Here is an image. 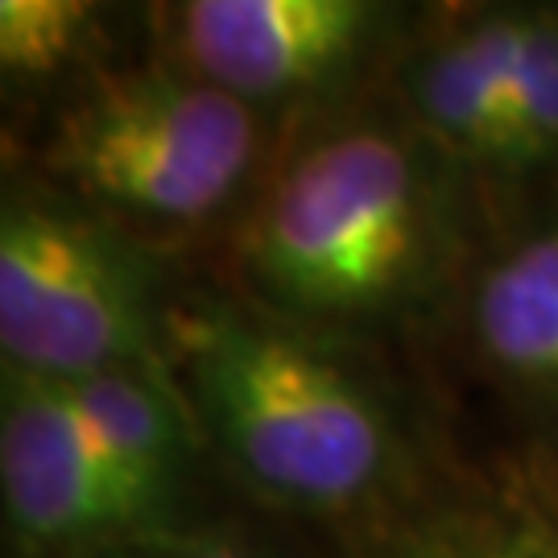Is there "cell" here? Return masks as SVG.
I'll list each match as a JSON object with an SVG mask.
<instances>
[{
  "label": "cell",
  "instance_id": "6da1fadb",
  "mask_svg": "<svg viewBox=\"0 0 558 558\" xmlns=\"http://www.w3.org/2000/svg\"><path fill=\"white\" fill-rule=\"evenodd\" d=\"M182 356L220 447L265 497L343 513L385 484L389 422L315 343L236 311H203L182 323Z\"/></svg>",
  "mask_w": 558,
  "mask_h": 558
},
{
  "label": "cell",
  "instance_id": "7a4b0ae2",
  "mask_svg": "<svg viewBox=\"0 0 558 558\" xmlns=\"http://www.w3.org/2000/svg\"><path fill=\"white\" fill-rule=\"evenodd\" d=\"M426 257V179L414 154L377 129L302 149L253 232L265 290L306 315H377L414 290Z\"/></svg>",
  "mask_w": 558,
  "mask_h": 558
},
{
  "label": "cell",
  "instance_id": "3957f363",
  "mask_svg": "<svg viewBox=\"0 0 558 558\" xmlns=\"http://www.w3.org/2000/svg\"><path fill=\"white\" fill-rule=\"evenodd\" d=\"M253 154L257 124L248 104L166 66L100 80L62 112L50 141L54 170L83 195L166 223L220 211Z\"/></svg>",
  "mask_w": 558,
  "mask_h": 558
},
{
  "label": "cell",
  "instance_id": "277c9868",
  "mask_svg": "<svg viewBox=\"0 0 558 558\" xmlns=\"http://www.w3.org/2000/svg\"><path fill=\"white\" fill-rule=\"evenodd\" d=\"M0 348L9 368L62 385L112 368L166 380L141 260L46 203H9L0 220Z\"/></svg>",
  "mask_w": 558,
  "mask_h": 558
},
{
  "label": "cell",
  "instance_id": "5b68a950",
  "mask_svg": "<svg viewBox=\"0 0 558 558\" xmlns=\"http://www.w3.org/2000/svg\"><path fill=\"white\" fill-rule=\"evenodd\" d=\"M0 497L25 542L141 538L166 500L120 472L59 380L4 364L0 398Z\"/></svg>",
  "mask_w": 558,
  "mask_h": 558
},
{
  "label": "cell",
  "instance_id": "8992f818",
  "mask_svg": "<svg viewBox=\"0 0 558 558\" xmlns=\"http://www.w3.org/2000/svg\"><path fill=\"white\" fill-rule=\"evenodd\" d=\"M373 9L356 0H191L179 29L195 75L232 100L315 87L356 54Z\"/></svg>",
  "mask_w": 558,
  "mask_h": 558
},
{
  "label": "cell",
  "instance_id": "52a82bcc",
  "mask_svg": "<svg viewBox=\"0 0 558 558\" xmlns=\"http://www.w3.org/2000/svg\"><path fill=\"white\" fill-rule=\"evenodd\" d=\"M521 17H488L435 46L418 66L414 96L426 124L459 154L513 166V80Z\"/></svg>",
  "mask_w": 558,
  "mask_h": 558
},
{
  "label": "cell",
  "instance_id": "ba28073f",
  "mask_svg": "<svg viewBox=\"0 0 558 558\" xmlns=\"http://www.w3.org/2000/svg\"><path fill=\"white\" fill-rule=\"evenodd\" d=\"M476 336L505 377L558 398V228L518 244L476 290Z\"/></svg>",
  "mask_w": 558,
  "mask_h": 558
},
{
  "label": "cell",
  "instance_id": "9c48e42d",
  "mask_svg": "<svg viewBox=\"0 0 558 558\" xmlns=\"http://www.w3.org/2000/svg\"><path fill=\"white\" fill-rule=\"evenodd\" d=\"M66 393L120 472L137 480L145 493L170 497V484L186 456V422L174 385L137 368H112L66 380Z\"/></svg>",
  "mask_w": 558,
  "mask_h": 558
},
{
  "label": "cell",
  "instance_id": "30bf717a",
  "mask_svg": "<svg viewBox=\"0 0 558 558\" xmlns=\"http://www.w3.org/2000/svg\"><path fill=\"white\" fill-rule=\"evenodd\" d=\"M373 558H558V534L513 513H447L385 542Z\"/></svg>",
  "mask_w": 558,
  "mask_h": 558
},
{
  "label": "cell",
  "instance_id": "8fae6325",
  "mask_svg": "<svg viewBox=\"0 0 558 558\" xmlns=\"http://www.w3.org/2000/svg\"><path fill=\"white\" fill-rule=\"evenodd\" d=\"M558 154V17H521V54L513 80V166Z\"/></svg>",
  "mask_w": 558,
  "mask_h": 558
},
{
  "label": "cell",
  "instance_id": "7c38bea8",
  "mask_svg": "<svg viewBox=\"0 0 558 558\" xmlns=\"http://www.w3.org/2000/svg\"><path fill=\"white\" fill-rule=\"evenodd\" d=\"M87 29L80 0H4L0 4V62L17 75H50L75 54Z\"/></svg>",
  "mask_w": 558,
  "mask_h": 558
},
{
  "label": "cell",
  "instance_id": "4fadbf2b",
  "mask_svg": "<svg viewBox=\"0 0 558 558\" xmlns=\"http://www.w3.org/2000/svg\"><path fill=\"white\" fill-rule=\"evenodd\" d=\"M104 558H257L244 542L223 534H195V538H149L120 546L117 555Z\"/></svg>",
  "mask_w": 558,
  "mask_h": 558
}]
</instances>
